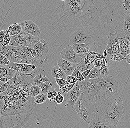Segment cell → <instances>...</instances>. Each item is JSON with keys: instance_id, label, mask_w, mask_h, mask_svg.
I'll use <instances>...</instances> for the list:
<instances>
[{"instance_id": "obj_3", "label": "cell", "mask_w": 130, "mask_h": 128, "mask_svg": "<svg viewBox=\"0 0 130 128\" xmlns=\"http://www.w3.org/2000/svg\"><path fill=\"white\" fill-rule=\"evenodd\" d=\"M98 113L116 127L125 113V108L118 92L102 101L96 106Z\"/></svg>"}, {"instance_id": "obj_16", "label": "cell", "mask_w": 130, "mask_h": 128, "mask_svg": "<svg viewBox=\"0 0 130 128\" xmlns=\"http://www.w3.org/2000/svg\"><path fill=\"white\" fill-rule=\"evenodd\" d=\"M119 51L125 59V57L130 53V36L125 35L122 38L118 37Z\"/></svg>"}, {"instance_id": "obj_6", "label": "cell", "mask_w": 130, "mask_h": 128, "mask_svg": "<svg viewBox=\"0 0 130 128\" xmlns=\"http://www.w3.org/2000/svg\"><path fill=\"white\" fill-rule=\"evenodd\" d=\"M103 51L101 46H97L93 43L87 53L79 56L82 60L78 64L77 67L80 72L93 68V62L97 58H104L103 56Z\"/></svg>"}, {"instance_id": "obj_35", "label": "cell", "mask_w": 130, "mask_h": 128, "mask_svg": "<svg viewBox=\"0 0 130 128\" xmlns=\"http://www.w3.org/2000/svg\"><path fill=\"white\" fill-rule=\"evenodd\" d=\"M130 0H123L122 6L125 10L126 11L130 10Z\"/></svg>"}, {"instance_id": "obj_19", "label": "cell", "mask_w": 130, "mask_h": 128, "mask_svg": "<svg viewBox=\"0 0 130 128\" xmlns=\"http://www.w3.org/2000/svg\"><path fill=\"white\" fill-rule=\"evenodd\" d=\"M91 44L84 43L73 44V48L75 53L79 56L85 54L88 51L91 47Z\"/></svg>"}, {"instance_id": "obj_38", "label": "cell", "mask_w": 130, "mask_h": 128, "mask_svg": "<svg viewBox=\"0 0 130 128\" xmlns=\"http://www.w3.org/2000/svg\"><path fill=\"white\" fill-rule=\"evenodd\" d=\"M46 96H47V98L49 100L50 102L54 100L55 99V97L53 96L52 92L49 91L47 92V95Z\"/></svg>"}, {"instance_id": "obj_11", "label": "cell", "mask_w": 130, "mask_h": 128, "mask_svg": "<svg viewBox=\"0 0 130 128\" xmlns=\"http://www.w3.org/2000/svg\"><path fill=\"white\" fill-rule=\"evenodd\" d=\"M10 68L19 71L24 74H36L37 72L36 66L34 65L28 64L25 63H19L10 61L6 65Z\"/></svg>"}, {"instance_id": "obj_30", "label": "cell", "mask_w": 130, "mask_h": 128, "mask_svg": "<svg viewBox=\"0 0 130 128\" xmlns=\"http://www.w3.org/2000/svg\"><path fill=\"white\" fill-rule=\"evenodd\" d=\"M75 83H71L68 82L64 86L59 87L62 92L64 95L67 94L69 91H70L72 88H73L74 85Z\"/></svg>"}, {"instance_id": "obj_13", "label": "cell", "mask_w": 130, "mask_h": 128, "mask_svg": "<svg viewBox=\"0 0 130 128\" xmlns=\"http://www.w3.org/2000/svg\"><path fill=\"white\" fill-rule=\"evenodd\" d=\"M61 58L74 64H78L82 60L79 55L75 53L73 47L69 45L61 52Z\"/></svg>"}, {"instance_id": "obj_24", "label": "cell", "mask_w": 130, "mask_h": 128, "mask_svg": "<svg viewBox=\"0 0 130 128\" xmlns=\"http://www.w3.org/2000/svg\"><path fill=\"white\" fill-rule=\"evenodd\" d=\"M49 79L45 75L43 74H36L32 79L33 84L39 85L43 83L49 81Z\"/></svg>"}, {"instance_id": "obj_37", "label": "cell", "mask_w": 130, "mask_h": 128, "mask_svg": "<svg viewBox=\"0 0 130 128\" xmlns=\"http://www.w3.org/2000/svg\"><path fill=\"white\" fill-rule=\"evenodd\" d=\"M8 81L4 83V84L2 85L0 87V94L4 93L6 90L8 86Z\"/></svg>"}, {"instance_id": "obj_14", "label": "cell", "mask_w": 130, "mask_h": 128, "mask_svg": "<svg viewBox=\"0 0 130 128\" xmlns=\"http://www.w3.org/2000/svg\"><path fill=\"white\" fill-rule=\"evenodd\" d=\"M88 127L92 128H115L109 123L101 115L96 113L93 118L88 123Z\"/></svg>"}, {"instance_id": "obj_23", "label": "cell", "mask_w": 130, "mask_h": 128, "mask_svg": "<svg viewBox=\"0 0 130 128\" xmlns=\"http://www.w3.org/2000/svg\"><path fill=\"white\" fill-rule=\"evenodd\" d=\"M123 31L126 35L130 36V12L127 11L124 20Z\"/></svg>"}, {"instance_id": "obj_22", "label": "cell", "mask_w": 130, "mask_h": 128, "mask_svg": "<svg viewBox=\"0 0 130 128\" xmlns=\"http://www.w3.org/2000/svg\"><path fill=\"white\" fill-rule=\"evenodd\" d=\"M52 75L56 78L62 79L66 80L67 75L58 65L53 67L52 69Z\"/></svg>"}, {"instance_id": "obj_17", "label": "cell", "mask_w": 130, "mask_h": 128, "mask_svg": "<svg viewBox=\"0 0 130 128\" xmlns=\"http://www.w3.org/2000/svg\"><path fill=\"white\" fill-rule=\"evenodd\" d=\"M78 64H74L61 58L57 61V65L65 73L67 76L71 75Z\"/></svg>"}, {"instance_id": "obj_25", "label": "cell", "mask_w": 130, "mask_h": 128, "mask_svg": "<svg viewBox=\"0 0 130 128\" xmlns=\"http://www.w3.org/2000/svg\"><path fill=\"white\" fill-rule=\"evenodd\" d=\"M41 93H42L41 89L39 86L32 84L30 86L29 90V95L31 97L34 98Z\"/></svg>"}, {"instance_id": "obj_44", "label": "cell", "mask_w": 130, "mask_h": 128, "mask_svg": "<svg viewBox=\"0 0 130 128\" xmlns=\"http://www.w3.org/2000/svg\"><path fill=\"white\" fill-rule=\"evenodd\" d=\"M61 1H62L64 2V1H66V0H61Z\"/></svg>"}, {"instance_id": "obj_7", "label": "cell", "mask_w": 130, "mask_h": 128, "mask_svg": "<svg viewBox=\"0 0 130 128\" xmlns=\"http://www.w3.org/2000/svg\"><path fill=\"white\" fill-rule=\"evenodd\" d=\"M30 48L33 57V65L38 68H41L49 57L47 43L44 40L41 39Z\"/></svg>"}, {"instance_id": "obj_36", "label": "cell", "mask_w": 130, "mask_h": 128, "mask_svg": "<svg viewBox=\"0 0 130 128\" xmlns=\"http://www.w3.org/2000/svg\"><path fill=\"white\" fill-rule=\"evenodd\" d=\"M102 58H98L95 60L93 62V67L100 69L101 61Z\"/></svg>"}, {"instance_id": "obj_34", "label": "cell", "mask_w": 130, "mask_h": 128, "mask_svg": "<svg viewBox=\"0 0 130 128\" xmlns=\"http://www.w3.org/2000/svg\"><path fill=\"white\" fill-rule=\"evenodd\" d=\"M66 80L68 82L71 83H75L78 81V80L77 78L74 76H72L71 75L67 76Z\"/></svg>"}, {"instance_id": "obj_31", "label": "cell", "mask_w": 130, "mask_h": 128, "mask_svg": "<svg viewBox=\"0 0 130 128\" xmlns=\"http://www.w3.org/2000/svg\"><path fill=\"white\" fill-rule=\"evenodd\" d=\"M54 100L57 104H61L64 102V96L62 95L61 92H58L56 96L55 97Z\"/></svg>"}, {"instance_id": "obj_43", "label": "cell", "mask_w": 130, "mask_h": 128, "mask_svg": "<svg viewBox=\"0 0 130 128\" xmlns=\"http://www.w3.org/2000/svg\"><path fill=\"white\" fill-rule=\"evenodd\" d=\"M4 83V82H3L1 81H0V87H1V86H2V85Z\"/></svg>"}, {"instance_id": "obj_20", "label": "cell", "mask_w": 130, "mask_h": 128, "mask_svg": "<svg viewBox=\"0 0 130 128\" xmlns=\"http://www.w3.org/2000/svg\"><path fill=\"white\" fill-rule=\"evenodd\" d=\"M20 23L19 22L13 23L8 27V31L10 36L16 35L22 31Z\"/></svg>"}, {"instance_id": "obj_41", "label": "cell", "mask_w": 130, "mask_h": 128, "mask_svg": "<svg viewBox=\"0 0 130 128\" xmlns=\"http://www.w3.org/2000/svg\"><path fill=\"white\" fill-rule=\"evenodd\" d=\"M107 55H108V54H107V51H106V50H104L103 52V56L104 57V58H106V57H107Z\"/></svg>"}, {"instance_id": "obj_28", "label": "cell", "mask_w": 130, "mask_h": 128, "mask_svg": "<svg viewBox=\"0 0 130 128\" xmlns=\"http://www.w3.org/2000/svg\"><path fill=\"white\" fill-rule=\"evenodd\" d=\"M47 96L45 94L40 93L33 98L34 102L36 104H40L44 103L47 99Z\"/></svg>"}, {"instance_id": "obj_8", "label": "cell", "mask_w": 130, "mask_h": 128, "mask_svg": "<svg viewBox=\"0 0 130 128\" xmlns=\"http://www.w3.org/2000/svg\"><path fill=\"white\" fill-rule=\"evenodd\" d=\"M118 37L117 31L114 33H110L108 36L106 50L108 54L106 58L110 61L119 62L124 59L119 51Z\"/></svg>"}, {"instance_id": "obj_2", "label": "cell", "mask_w": 130, "mask_h": 128, "mask_svg": "<svg viewBox=\"0 0 130 128\" xmlns=\"http://www.w3.org/2000/svg\"><path fill=\"white\" fill-rule=\"evenodd\" d=\"M78 85L81 94L96 107L102 101L118 92L119 88L116 78L109 75L104 78L100 77L78 81Z\"/></svg>"}, {"instance_id": "obj_9", "label": "cell", "mask_w": 130, "mask_h": 128, "mask_svg": "<svg viewBox=\"0 0 130 128\" xmlns=\"http://www.w3.org/2000/svg\"><path fill=\"white\" fill-rule=\"evenodd\" d=\"M39 37H35L22 31L16 35L10 36L9 46L18 47H31L40 41Z\"/></svg>"}, {"instance_id": "obj_21", "label": "cell", "mask_w": 130, "mask_h": 128, "mask_svg": "<svg viewBox=\"0 0 130 128\" xmlns=\"http://www.w3.org/2000/svg\"><path fill=\"white\" fill-rule=\"evenodd\" d=\"M10 41V36L8 30H3L0 31V44L3 46H8Z\"/></svg>"}, {"instance_id": "obj_10", "label": "cell", "mask_w": 130, "mask_h": 128, "mask_svg": "<svg viewBox=\"0 0 130 128\" xmlns=\"http://www.w3.org/2000/svg\"><path fill=\"white\" fill-rule=\"evenodd\" d=\"M69 39L70 43L73 45L75 44L92 43L91 36L87 32L79 30L73 32Z\"/></svg>"}, {"instance_id": "obj_29", "label": "cell", "mask_w": 130, "mask_h": 128, "mask_svg": "<svg viewBox=\"0 0 130 128\" xmlns=\"http://www.w3.org/2000/svg\"><path fill=\"white\" fill-rule=\"evenodd\" d=\"M71 75L77 78L79 81H83L85 80L84 77L82 75L81 73L80 72V71L78 69L77 66L75 67Z\"/></svg>"}, {"instance_id": "obj_27", "label": "cell", "mask_w": 130, "mask_h": 128, "mask_svg": "<svg viewBox=\"0 0 130 128\" xmlns=\"http://www.w3.org/2000/svg\"><path fill=\"white\" fill-rule=\"evenodd\" d=\"M38 86L40 87L42 93L45 94L51 89L53 87V83L49 81L43 83Z\"/></svg>"}, {"instance_id": "obj_18", "label": "cell", "mask_w": 130, "mask_h": 128, "mask_svg": "<svg viewBox=\"0 0 130 128\" xmlns=\"http://www.w3.org/2000/svg\"><path fill=\"white\" fill-rule=\"evenodd\" d=\"M16 72L7 66L0 67V81L4 83L8 82L13 77Z\"/></svg>"}, {"instance_id": "obj_42", "label": "cell", "mask_w": 130, "mask_h": 128, "mask_svg": "<svg viewBox=\"0 0 130 128\" xmlns=\"http://www.w3.org/2000/svg\"><path fill=\"white\" fill-rule=\"evenodd\" d=\"M52 93L53 96L55 98V97H56L57 95V92L56 91H55V90H53V91H52Z\"/></svg>"}, {"instance_id": "obj_32", "label": "cell", "mask_w": 130, "mask_h": 128, "mask_svg": "<svg viewBox=\"0 0 130 128\" xmlns=\"http://www.w3.org/2000/svg\"><path fill=\"white\" fill-rule=\"evenodd\" d=\"M10 62V61L7 57L0 53V65L3 66H6L9 64Z\"/></svg>"}, {"instance_id": "obj_39", "label": "cell", "mask_w": 130, "mask_h": 128, "mask_svg": "<svg viewBox=\"0 0 130 128\" xmlns=\"http://www.w3.org/2000/svg\"><path fill=\"white\" fill-rule=\"evenodd\" d=\"M91 68L89 69H87V70H84L83 72H82L81 73L82 75L84 77V78H85V80H86V78L87 77L88 75L89 74V72H90V70H91Z\"/></svg>"}, {"instance_id": "obj_5", "label": "cell", "mask_w": 130, "mask_h": 128, "mask_svg": "<svg viewBox=\"0 0 130 128\" xmlns=\"http://www.w3.org/2000/svg\"><path fill=\"white\" fill-rule=\"evenodd\" d=\"M73 108L76 111L79 117L87 123L97 113L94 103L82 94Z\"/></svg>"}, {"instance_id": "obj_33", "label": "cell", "mask_w": 130, "mask_h": 128, "mask_svg": "<svg viewBox=\"0 0 130 128\" xmlns=\"http://www.w3.org/2000/svg\"><path fill=\"white\" fill-rule=\"evenodd\" d=\"M56 82L59 87L64 86L68 83V82L62 79L56 78Z\"/></svg>"}, {"instance_id": "obj_40", "label": "cell", "mask_w": 130, "mask_h": 128, "mask_svg": "<svg viewBox=\"0 0 130 128\" xmlns=\"http://www.w3.org/2000/svg\"><path fill=\"white\" fill-rule=\"evenodd\" d=\"M130 54H127L125 57V59L126 62L128 64H130Z\"/></svg>"}, {"instance_id": "obj_15", "label": "cell", "mask_w": 130, "mask_h": 128, "mask_svg": "<svg viewBox=\"0 0 130 128\" xmlns=\"http://www.w3.org/2000/svg\"><path fill=\"white\" fill-rule=\"evenodd\" d=\"M22 30L35 37H39L40 30L38 25L30 21L24 20L20 23Z\"/></svg>"}, {"instance_id": "obj_12", "label": "cell", "mask_w": 130, "mask_h": 128, "mask_svg": "<svg viewBox=\"0 0 130 128\" xmlns=\"http://www.w3.org/2000/svg\"><path fill=\"white\" fill-rule=\"evenodd\" d=\"M78 81L73 88L66 95V106L73 108L74 105L81 94Z\"/></svg>"}, {"instance_id": "obj_4", "label": "cell", "mask_w": 130, "mask_h": 128, "mask_svg": "<svg viewBox=\"0 0 130 128\" xmlns=\"http://www.w3.org/2000/svg\"><path fill=\"white\" fill-rule=\"evenodd\" d=\"M94 6L93 0H66L62 3V10L68 18L77 21L91 17Z\"/></svg>"}, {"instance_id": "obj_1", "label": "cell", "mask_w": 130, "mask_h": 128, "mask_svg": "<svg viewBox=\"0 0 130 128\" xmlns=\"http://www.w3.org/2000/svg\"><path fill=\"white\" fill-rule=\"evenodd\" d=\"M36 74H24L17 71L8 81L6 90L0 94V116H16L21 127H24L36 104L29 95L30 86Z\"/></svg>"}, {"instance_id": "obj_26", "label": "cell", "mask_w": 130, "mask_h": 128, "mask_svg": "<svg viewBox=\"0 0 130 128\" xmlns=\"http://www.w3.org/2000/svg\"><path fill=\"white\" fill-rule=\"evenodd\" d=\"M100 69L98 68L93 67V68H92L90 70L89 74L86 78V80L98 78L100 76Z\"/></svg>"}]
</instances>
